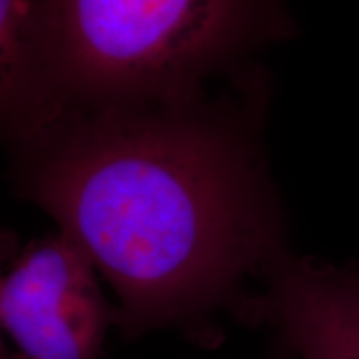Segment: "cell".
<instances>
[{
	"mask_svg": "<svg viewBox=\"0 0 359 359\" xmlns=\"http://www.w3.org/2000/svg\"><path fill=\"white\" fill-rule=\"evenodd\" d=\"M271 75L257 64L198 93L64 110L8 148L37 205L115 291L127 339L173 330L222 346V314L253 325L291 251L264 147Z\"/></svg>",
	"mask_w": 359,
	"mask_h": 359,
	"instance_id": "cell-1",
	"label": "cell"
},
{
	"mask_svg": "<svg viewBox=\"0 0 359 359\" xmlns=\"http://www.w3.org/2000/svg\"><path fill=\"white\" fill-rule=\"evenodd\" d=\"M45 32L42 125L198 93L259 64L296 24L283 0H45Z\"/></svg>",
	"mask_w": 359,
	"mask_h": 359,
	"instance_id": "cell-2",
	"label": "cell"
},
{
	"mask_svg": "<svg viewBox=\"0 0 359 359\" xmlns=\"http://www.w3.org/2000/svg\"><path fill=\"white\" fill-rule=\"evenodd\" d=\"M118 320L97 268L58 230L24 246L0 281V325L15 344L2 359H102Z\"/></svg>",
	"mask_w": 359,
	"mask_h": 359,
	"instance_id": "cell-3",
	"label": "cell"
},
{
	"mask_svg": "<svg viewBox=\"0 0 359 359\" xmlns=\"http://www.w3.org/2000/svg\"><path fill=\"white\" fill-rule=\"evenodd\" d=\"M268 325L296 359H359V263L285 255L257 299Z\"/></svg>",
	"mask_w": 359,
	"mask_h": 359,
	"instance_id": "cell-4",
	"label": "cell"
},
{
	"mask_svg": "<svg viewBox=\"0 0 359 359\" xmlns=\"http://www.w3.org/2000/svg\"><path fill=\"white\" fill-rule=\"evenodd\" d=\"M45 0H0V122L8 148L43 123Z\"/></svg>",
	"mask_w": 359,
	"mask_h": 359,
	"instance_id": "cell-5",
	"label": "cell"
},
{
	"mask_svg": "<svg viewBox=\"0 0 359 359\" xmlns=\"http://www.w3.org/2000/svg\"><path fill=\"white\" fill-rule=\"evenodd\" d=\"M281 348H283V359H296L293 354H291V351H290L288 348H285V346H283V344H281Z\"/></svg>",
	"mask_w": 359,
	"mask_h": 359,
	"instance_id": "cell-6",
	"label": "cell"
}]
</instances>
